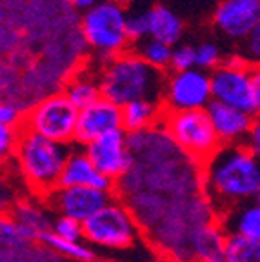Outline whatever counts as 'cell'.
Here are the masks:
<instances>
[{"instance_id": "obj_1", "label": "cell", "mask_w": 260, "mask_h": 262, "mask_svg": "<svg viewBox=\"0 0 260 262\" xmlns=\"http://www.w3.org/2000/svg\"><path fill=\"white\" fill-rule=\"evenodd\" d=\"M202 188L216 215L256 199L260 160L244 144L222 146L202 166Z\"/></svg>"}, {"instance_id": "obj_2", "label": "cell", "mask_w": 260, "mask_h": 262, "mask_svg": "<svg viewBox=\"0 0 260 262\" xmlns=\"http://www.w3.org/2000/svg\"><path fill=\"white\" fill-rule=\"evenodd\" d=\"M84 242L91 246L104 262H157L135 217L117 195L107 206L84 222Z\"/></svg>"}, {"instance_id": "obj_3", "label": "cell", "mask_w": 260, "mask_h": 262, "mask_svg": "<svg viewBox=\"0 0 260 262\" xmlns=\"http://www.w3.org/2000/svg\"><path fill=\"white\" fill-rule=\"evenodd\" d=\"M71 146L55 142L20 127L13 162L29 195L46 199L60 186L62 171Z\"/></svg>"}, {"instance_id": "obj_4", "label": "cell", "mask_w": 260, "mask_h": 262, "mask_svg": "<svg viewBox=\"0 0 260 262\" xmlns=\"http://www.w3.org/2000/svg\"><path fill=\"white\" fill-rule=\"evenodd\" d=\"M166 73L149 66L137 53H120L106 64L100 75L102 98L124 107L137 100L162 102Z\"/></svg>"}, {"instance_id": "obj_5", "label": "cell", "mask_w": 260, "mask_h": 262, "mask_svg": "<svg viewBox=\"0 0 260 262\" xmlns=\"http://www.w3.org/2000/svg\"><path fill=\"white\" fill-rule=\"evenodd\" d=\"M162 126L171 140L202 166L222 147L206 110L166 111Z\"/></svg>"}, {"instance_id": "obj_6", "label": "cell", "mask_w": 260, "mask_h": 262, "mask_svg": "<svg viewBox=\"0 0 260 262\" xmlns=\"http://www.w3.org/2000/svg\"><path fill=\"white\" fill-rule=\"evenodd\" d=\"M126 20V8L118 0H102L100 4L85 11L82 31L91 48L117 57L124 53L129 42Z\"/></svg>"}, {"instance_id": "obj_7", "label": "cell", "mask_w": 260, "mask_h": 262, "mask_svg": "<svg viewBox=\"0 0 260 262\" xmlns=\"http://www.w3.org/2000/svg\"><path fill=\"white\" fill-rule=\"evenodd\" d=\"M78 110L64 93L49 95L24 115L22 127L69 146L75 142Z\"/></svg>"}, {"instance_id": "obj_8", "label": "cell", "mask_w": 260, "mask_h": 262, "mask_svg": "<svg viewBox=\"0 0 260 262\" xmlns=\"http://www.w3.org/2000/svg\"><path fill=\"white\" fill-rule=\"evenodd\" d=\"M211 82L199 68L175 71L167 77L164 88V110L166 111H195L206 110L211 102Z\"/></svg>"}, {"instance_id": "obj_9", "label": "cell", "mask_w": 260, "mask_h": 262, "mask_svg": "<svg viewBox=\"0 0 260 262\" xmlns=\"http://www.w3.org/2000/svg\"><path fill=\"white\" fill-rule=\"evenodd\" d=\"M113 196L115 193L100 191V189L93 188H78V186L64 188V186H58L53 193H49L46 196V202L57 217H69L84 224L85 221H90L93 217L95 213H98L104 206L110 204Z\"/></svg>"}, {"instance_id": "obj_10", "label": "cell", "mask_w": 260, "mask_h": 262, "mask_svg": "<svg viewBox=\"0 0 260 262\" xmlns=\"http://www.w3.org/2000/svg\"><path fill=\"white\" fill-rule=\"evenodd\" d=\"M85 155L95 164V168L113 180H120L131 168V151L127 146V133L124 129L111 131L107 135L93 140L91 144L84 146Z\"/></svg>"}, {"instance_id": "obj_11", "label": "cell", "mask_w": 260, "mask_h": 262, "mask_svg": "<svg viewBox=\"0 0 260 262\" xmlns=\"http://www.w3.org/2000/svg\"><path fill=\"white\" fill-rule=\"evenodd\" d=\"M211 98L224 106L255 115L251 97V78L248 68H229L222 64L209 75Z\"/></svg>"}, {"instance_id": "obj_12", "label": "cell", "mask_w": 260, "mask_h": 262, "mask_svg": "<svg viewBox=\"0 0 260 262\" xmlns=\"http://www.w3.org/2000/svg\"><path fill=\"white\" fill-rule=\"evenodd\" d=\"M117 129H122V107L106 98H100L78 111L75 144L84 147Z\"/></svg>"}, {"instance_id": "obj_13", "label": "cell", "mask_w": 260, "mask_h": 262, "mask_svg": "<svg viewBox=\"0 0 260 262\" xmlns=\"http://www.w3.org/2000/svg\"><path fill=\"white\" fill-rule=\"evenodd\" d=\"M260 22V0H222L215 11V24L233 38H246Z\"/></svg>"}, {"instance_id": "obj_14", "label": "cell", "mask_w": 260, "mask_h": 262, "mask_svg": "<svg viewBox=\"0 0 260 262\" xmlns=\"http://www.w3.org/2000/svg\"><path fill=\"white\" fill-rule=\"evenodd\" d=\"M60 186H64V188L78 186V188H93L100 189V191L115 193V182L95 168V164L85 155L82 146L71 147L68 160H66L64 171H62Z\"/></svg>"}, {"instance_id": "obj_15", "label": "cell", "mask_w": 260, "mask_h": 262, "mask_svg": "<svg viewBox=\"0 0 260 262\" xmlns=\"http://www.w3.org/2000/svg\"><path fill=\"white\" fill-rule=\"evenodd\" d=\"M209 120L213 124L216 137H219L222 146L229 144H244L249 135L253 124V115L239 111L235 107L224 106L220 102L211 100L209 106L206 107Z\"/></svg>"}, {"instance_id": "obj_16", "label": "cell", "mask_w": 260, "mask_h": 262, "mask_svg": "<svg viewBox=\"0 0 260 262\" xmlns=\"http://www.w3.org/2000/svg\"><path fill=\"white\" fill-rule=\"evenodd\" d=\"M11 215L28 231L29 238L35 244H40L42 238L53 231L55 213L51 211L46 199H40V196L29 195L20 199V202L13 208Z\"/></svg>"}, {"instance_id": "obj_17", "label": "cell", "mask_w": 260, "mask_h": 262, "mask_svg": "<svg viewBox=\"0 0 260 262\" xmlns=\"http://www.w3.org/2000/svg\"><path fill=\"white\" fill-rule=\"evenodd\" d=\"M219 222L228 235H240L260 241V206L255 201L240 204L219 215Z\"/></svg>"}, {"instance_id": "obj_18", "label": "cell", "mask_w": 260, "mask_h": 262, "mask_svg": "<svg viewBox=\"0 0 260 262\" xmlns=\"http://www.w3.org/2000/svg\"><path fill=\"white\" fill-rule=\"evenodd\" d=\"M164 104L153 100H137L122 107V129L127 135L146 131L162 124L164 119Z\"/></svg>"}, {"instance_id": "obj_19", "label": "cell", "mask_w": 260, "mask_h": 262, "mask_svg": "<svg viewBox=\"0 0 260 262\" xmlns=\"http://www.w3.org/2000/svg\"><path fill=\"white\" fill-rule=\"evenodd\" d=\"M228 233L224 231L219 221L204 224L191 235V257L193 262H207L224 255Z\"/></svg>"}, {"instance_id": "obj_20", "label": "cell", "mask_w": 260, "mask_h": 262, "mask_svg": "<svg viewBox=\"0 0 260 262\" xmlns=\"http://www.w3.org/2000/svg\"><path fill=\"white\" fill-rule=\"evenodd\" d=\"M182 35V20L173 9L166 6H155L149 9V37L171 46L179 42Z\"/></svg>"}, {"instance_id": "obj_21", "label": "cell", "mask_w": 260, "mask_h": 262, "mask_svg": "<svg viewBox=\"0 0 260 262\" xmlns=\"http://www.w3.org/2000/svg\"><path fill=\"white\" fill-rule=\"evenodd\" d=\"M44 248L51 250L53 253H57L58 257L66 258L68 262H95L97 260V253L88 242H73L60 238L51 231L48 233L40 242Z\"/></svg>"}, {"instance_id": "obj_22", "label": "cell", "mask_w": 260, "mask_h": 262, "mask_svg": "<svg viewBox=\"0 0 260 262\" xmlns=\"http://www.w3.org/2000/svg\"><path fill=\"white\" fill-rule=\"evenodd\" d=\"M64 95L71 100V104H73L78 111L84 110V107H88V106H91V104H95L97 100H100L102 98L100 84L90 77L73 78V80L66 86Z\"/></svg>"}, {"instance_id": "obj_23", "label": "cell", "mask_w": 260, "mask_h": 262, "mask_svg": "<svg viewBox=\"0 0 260 262\" xmlns=\"http://www.w3.org/2000/svg\"><path fill=\"white\" fill-rule=\"evenodd\" d=\"M224 257L228 262H260V241L240 235H228Z\"/></svg>"}, {"instance_id": "obj_24", "label": "cell", "mask_w": 260, "mask_h": 262, "mask_svg": "<svg viewBox=\"0 0 260 262\" xmlns=\"http://www.w3.org/2000/svg\"><path fill=\"white\" fill-rule=\"evenodd\" d=\"M137 48V55L142 60H146L149 66L157 68V70H166L171 66V57H173V48L164 42L155 40L151 37H146L142 40L135 42Z\"/></svg>"}, {"instance_id": "obj_25", "label": "cell", "mask_w": 260, "mask_h": 262, "mask_svg": "<svg viewBox=\"0 0 260 262\" xmlns=\"http://www.w3.org/2000/svg\"><path fill=\"white\" fill-rule=\"evenodd\" d=\"M35 242L29 238L28 231L15 221L11 213H0V248L18 250Z\"/></svg>"}, {"instance_id": "obj_26", "label": "cell", "mask_w": 260, "mask_h": 262, "mask_svg": "<svg viewBox=\"0 0 260 262\" xmlns=\"http://www.w3.org/2000/svg\"><path fill=\"white\" fill-rule=\"evenodd\" d=\"M126 29L131 42H138L149 37V9L131 13L126 20Z\"/></svg>"}, {"instance_id": "obj_27", "label": "cell", "mask_w": 260, "mask_h": 262, "mask_svg": "<svg viewBox=\"0 0 260 262\" xmlns=\"http://www.w3.org/2000/svg\"><path fill=\"white\" fill-rule=\"evenodd\" d=\"M53 233L66 241L82 242L84 241V224L69 217H57L53 222Z\"/></svg>"}, {"instance_id": "obj_28", "label": "cell", "mask_w": 260, "mask_h": 262, "mask_svg": "<svg viewBox=\"0 0 260 262\" xmlns=\"http://www.w3.org/2000/svg\"><path fill=\"white\" fill-rule=\"evenodd\" d=\"M20 199H24L18 189L13 186V182L4 175V171L0 169V213H11Z\"/></svg>"}, {"instance_id": "obj_29", "label": "cell", "mask_w": 260, "mask_h": 262, "mask_svg": "<svg viewBox=\"0 0 260 262\" xmlns=\"http://www.w3.org/2000/svg\"><path fill=\"white\" fill-rule=\"evenodd\" d=\"M18 142V129L0 126V166L13 159Z\"/></svg>"}, {"instance_id": "obj_30", "label": "cell", "mask_w": 260, "mask_h": 262, "mask_svg": "<svg viewBox=\"0 0 260 262\" xmlns=\"http://www.w3.org/2000/svg\"><path fill=\"white\" fill-rule=\"evenodd\" d=\"M197 66L195 62V48L191 46H180L173 49V57H171V68L175 71H187L193 70Z\"/></svg>"}, {"instance_id": "obj_31", "label": "cell", "mask_w": 260, "mask_h": 262, "mask_svg": "<svg viewBox=\"0 0 260 262\" xmlns=\"http://www.w3.org/2000/svg\"><path fill=\"white\" fill-rule=\"evenodd\" d=\"M219 60H220V51L211 42H204V44H200L195 49V62L199 70L213 68V66L219 64Z\"/></svg>"}, {"instance_id": "obj_32", "label": "cell", "mask_w": 260, "mask_h": 262, "mask_svg": "<svg viewBox=\"0 0 260 262\" xmlns=\"http://www.w3.org/2000/svg\"><path fill=\"white\" fill-rule=\"evenodd\" d=\"M244 60L248 64L260 66V22L256 28L246 37V48H244Z\"/></svg>"}, {"instance_id": "obj_33", "label": "cell", "mask_w": 260, "mask_h": 262, "mask_svg": "<svg viewBox=\"0 0 260 262\" xmlns=\"http://www.w3.org/2000/svg\"><path fill=\"white\" fill-rule=\"evenodd\" d=\"M22 122H24V115L18 107L8 102H0V126L20 129Z\"/></svg>"}, {"instance_id": "obj_34", "label": "cell", "mask_w": 260, "mask_h": 262, "mask_svg": "<svg viewBox=\"0 0 260 262\" xmlns=\"http://www.w3.org/2000/svg\"><path fill=\"white\" fill-rule=\"evenodd\" d=\"M244 146L260 160V115L253 119L251 129H249V135L246 139Z\"/></svg>"}, {"instance_id": "obj_35", "label": "cell", "mask_w": 260, "mask_h": 262, "mask_svg": "<svg viewBox=\"0 0 260 262\" xmlns=\"http://www.w3.org/2000/svg\"><path fill=\"white\" fill-rule=\"evenodd\" d=\"M249 78H251V97L255 113L260 115V66H253L249 70Z\"/></svg>"}, {"instance_id": "obj_36", "label": "cell", "mask_w": 260, "mask_h": 262, "mask_svg": "<svg viewBox=\"0 0 260 262\" xmlns=\"http://www.w3.org/2000/svg\"><path fill=\"white\" fill-rule=\"evenodd\" d=\"M71 4L75 6V8H78V9H91V8H95L97 4H100V0H69Z\"/></svg>"}, {"instance_id": "obj_37", "label": "cell", "mask_w": 260, "mask_h": 262, "mask_svg": "<svg viewBox=\"0 0 260 262\" xmlns=\"http://www.w3.org/2000/svg\"><path fill=\"white\" fill-rule=\"evenodd\" d=\"M207 262H228V260H226V257H224V255H220V257H215V258H211V260H207Z\"/></svg>"}, {"instance_id": "obj_38", "label": "cell", "mask_w": 260, "mask_h": 262, "mask_svg": "<svg viewBox=\"0 0 260 262\" xmlns=\"http://www.w3.org/2000/svg\"><path fill=\"white\" fill-rule=\"evenodd\" d=\"M157 262H177V260H171V258H164V257H159Z\"/></svg>"}, {"instance_id": "obj_39", "label": "cell", "mask_w": 260, "mask_h": 262, "mask_svg": "<svg viewBox=\"0 0 260 262\" xmlns=\"http://www.w3.org/2000/svg\"><path fill=\"white\" fill-rule=\"evenodd\" d=\"M255 202L260 206V189H258V193H256V199H255Z\"/></svg>"}]
</instances>
